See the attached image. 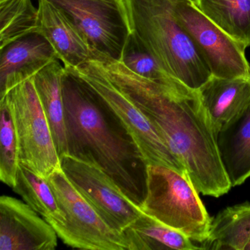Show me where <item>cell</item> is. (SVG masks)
I'll list each match as a JSON object with an SVG mask.
<instances>
[{
  "label": "cell",
  "mask_w": 250,
  "mask_h": 250,
  "mask_svg": "<svg viewBox=\"0 0 250 250\" xmlns=\"http://www.w3.org/2000/svg\"><path fill=\"white\" fill-rule=\"evenodd\" d=\"M112 83L148 119L185 167L199 193L219 197L230 189L216 133L197 90L158 84L118 65Z\"/></svg>",
  "instance_id": "1"
},
{
  "label": "cell",
  "mask_w": 250,
  "mask_h": 250,
  "mask_svg": "<svg viewBox=\"0 0 250 250\" xmlns=\"http://www.w3.org/2000/svg\"><path fill=\"white\" fill-rule=\"evenodd\" d=\"M68 154L97 165L140 206L147 164L103 99L74 68L62 79Z\"/></svg>",
  "instance_id": "2"
},
{
  "label": "cell",
  "mask_w": 250,
  "mask_h": 250,
  "mask_svg": "<svg viewBox=\"0 0 250 250\" xmlns=\"http://www.w3.org/2000/svg\"><path fill=\"white\" fill-rule=\"evenodd\" d=\"M131 34L164 69L197 90L211 77L206 61L180 24L175 7L179 0H125Z\"/></svg>",
  "instance_id": "3"
},
{
  "label": "cell",
  "mask_w": 250,
  "mask_h": 250,
  "mask_svg": "<svg viewBox=\"0 0 250 250\" xmlns=\"http://www.w3.org/2000/svg\"><path fill=\"white\" fill-rule=\"evenodd\" d=\"M143 213L201 244L208 236L211 218L187 172L147 165Z\"/></svg>",
  "instance_id": "4"
},
{
  "label": "cell",
  "mask_w": 250,
  "mask_h": 250,
  "mask_svg": "<svg viewBox=\"0 0 250 250\" xmlns=\"http://www.w3.org/2000/svg\"><path fill=\"white\" fill-rule=\"evenodd\" d=\"M46 179L66 216L65 223L52 226L64 244L81 250H130L125 234L112 229L104 221L62 168L54 171Z\"/></svg>",
  "instance_id": "5"
},
{
  "label": "cell",
  "mask_w": 250,
  "mask_h": 250,
  "mask_svg": "<svg viewBox=\"0 0 250 250\" xmlns=\"http://www.w3.org/2000/svg\"><path fill=\"white\" fill-rule=\"evenodd\" d=\"M103 99L131 137L147 165H163L187 172L180 159L141 111L106 77L97 61L74 68Z\"/></svg>",
  "instance_id": "6"
},
{
  "label": "cell",
  "mask_w": 250,
  "mask_h": 250,
  "mask_svg": "<svg viewBox=\"0 0 250 250\" xmlns=\"http://www.w3.org/2000/svg\"><path fill=\"white\" fill-rule=\"evenodd\" d=\"M60 11L98 55L120 62L131 36L125 0H45ZM98 61V60H97Z\"/></svg>",
  "instance_id": "7"
},
{
  "label": "cell",
  "mask_w": 250,
  "mask_h": 250,
  "mask_svg": "<svg viewBox=\"0 0 250 250\" xmlns=\"http://www.w3.org/2000/svg\"><path fill=\"white\" fill-rule=\"evenodd\" d=\"M6 95L14 111L20 162L47 178L61 167V160L33 78L16 86Z\"/></svg>",
  "instance_id": "8"
},
{
  "label": "cell",
  "mask_w": 250,
  "mask_h": 250,
  "mask_svg": "<svg viewBox=\"0 0 250 250\" xmlns=\"http://www.w3.org/2000/svg\"><path fill=\"white\" fill-rule=\"evenodd\" d=\"M61 160L67 178L112 229L124 233L143 214L140 206L97 165L69 154Z\"/></svg>",
  "instance_id": "9"
},
{
  "label": "cell",
  "mask_w": 250,
  "mask_h": 250,
  "mask_svg": "<svg viewBox=\"0 0 250 250\" xmlns=\"http://www.w3.org/2000/svg\"><path fill=\"white\" fill-rule=\"evenodd\" d=\"M175 14L208 66L211 75L219 78L250 76L245 48L205 17L192 0H179Z\"/></svg>",
  "instance_id": "10"
},
{
  "label": "cell",
  "mask_w": 250,
  "mask_h": 250,
  "mask_svg": "<svg viewBox=\"0 0 250 250\" xmlns=\"http://www.w3.org/2000/svg\"><path fill=\"white\" fill-rule=\"evenodd\" d=\"M58 234L25 202L0 197V250H54Z\"/></svg>",
  "instance_id": "11"
},
{
  "label": "cell",
  "mask_w": 250,
  "mask_h": 250,
  "mask_svg": "<svg viewBox=\"0 0 250 250\" xmlns=\"http://www.w3.org/2000/svg\"><path fill=\"white\" fill-rule=\"evenodd\" d=\"M0 49V98L58 60L55 49L41 32L20 38Z\"/></svg>",
  "instance_id": "12"
},
{
  "label": "cell",
  "mask_w": 250,
  "mask_h": 250,
  "mask_svg": "<svg viewBox=\"0 0 250 250\" xmlns=\"http://www.w3.org/2000/svg\"><path fill=\"white\" fill-rule=\"evenodd\" d=\"M40 32L56 52L65 68H77L98 55L75 27L45 0H39Z\"/></svg>",
  "instance_id": "13"
},
{
  "label": "cell",
  "mask_w": 250,
  "mask_h": 250,
  "mask_svg": "<svg viewBox=\"0 0 250 250\" xmlns=\"http://www.w3.org/2000/svg\"><path fill=\"white\" fill-rule=\"evenodd\" d=\"M217 133L250 104V76L219 78L211 76L197 90Z\"/></svg>",
  "instance_id": "14"
},
{
  "label": "cell",
  "mask_w": 250,
  "mask_h": 250,
  "mask_svg": "<svg viewBox=\"0 0 250 250\" xmlns=\"http://www.w3.org/2000/svg\"><path fill=\"white\" fill-rule=\"evenodd\" d=\"M216 141L231 186L244 184L250 178V104L221 128Z\"/></svg>",
  "instance_id": "15"
},
{
  "label": "cell",
  "mask_w": 250,
  "mask_h": 250,
  "mask_svg": "<svg viewBox=\"0 0 250 250\" xmlns=\"http://www.w3.org/2000/svg\"><path fill=\"white\" fill-rule=\"evenodd\" d=\"M65 67L53 61L33 77V83L46 114L60 157L68 154L62 79Z\"/></svg>",
  "instance_id": "16"
},
{
  "label": "cell",
  "mask_w": 250,
  "mask_h": 250,
  "mask_svg": "<svg viewBox=\"0 0 250 250\" xmlns=\"http://www.w3.org/2000/svg\"><path fill=\"white\" fill-rule=\"evenodd\" d=\"M250 241V203L229 206L211 220L202 250H245Z\"/></svg>",
  "instance_id": "17"
},
{
  "label": "cell",
  "mask_w": 250,
  "mask_h": 250,
  "mask_svg": "<svg viewBox=\"0 0 250 250\" xmlns=\"http://www.w3.org/2000/svg\"><path fill=\"white\" fill-rule=\"evenodd\" d=\"M130 250H202L188 237L143 213L124 231Z\"/></svg>",
  "instance_id": "18"
},
{
  "label": "cell",
  "mask_w": 250,
  "mask_h": 250,
  "mask_svg": "<svg viewBox=\"0 0 250 250\" xmlns=\"http://www.w3.org/2000/svg\"><path fill=\"white\" fill-rule=\"evenodd\" d=\"M12 188L52 226L65 223L66 216L48 180L21 162Z\"/></svg>",
  "instance_id": "19"
},
{
  "label": "cell",
  "mask_w": 250,
  "mask_h": 250,
  "mask_svg": "<svg viewBox=\"0 0 250 250\" xmlns=\"http://www.w3.org/2000/svg\"><path fill=\"white\" fill-rule=\"evenodd\" d=\"M196 8L229 37L250 46V0H192Z\"/></svg>",
  "instance_id": "20"
},
{
  "label": "cell",
  "mask_w": 250,
  "mask_h": 250,
  "mask_svg": "<svg viewBox=\"0 0 250 250\" xmlns=\"http://www.w3.org/2000/svg\"><path fill=\"white\" fill-rule=\"evenodd\" d=\"M36 32H40L39 11L32 0L0 2V48Z\"/></svg>",
  "instance_id": "21"
},
{
  "label": "cell",
  "mask_w": 250,
  "mask_h": 250,
  "mask_svg": "<svg viewBox=\"0 0 250 250\" xmlns=\"http://www.w3.org/2000/svg\"><path fill=\"white\" fill-rule=\"evenodd\" d=\"M20 141L9 96L0 100V180L8 187L15 186L20 163Z\"/></svg>",
  "instance_id": "22"
},
{
  "label": "cell",
  "mask_w": 250,
  "mask_h": 250,
  "mask_svg": "<svg viewBox=\"0 0 250 250\" xmlns=\"http://www.w3.org/2000/svg\"><path fill=\"white\" fill-rule=\"evenodd\" d=\"M120 62L137 75L158 84L175 90L191 89L167 72L154 57L132 34L127 41Z\"/></svg>",
  "instance_id": "23"
},
{
  "label": "cell",
  "mask_w": 250,
  "mask_h": 250,
  "mask_svg": "<svg viewBox=\"0 0 250 250\" xmlns=\"http://www.w3.org/2000/svg\"><path fill=\"white\" fill-rule=\"evenodd\" d=\"M245 250H250V241L248 244H247V247H246Z\"/></svg>",
  "instance_id": "24"
}]
</instances>
